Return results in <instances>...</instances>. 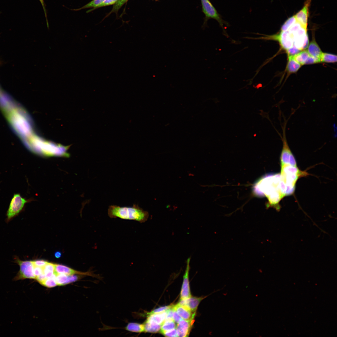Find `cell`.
<instances>
[{"label":"cell","mask_w":337,"mask_h":337,"mask_svg":"<svg viewBox=\"0 0 337 337\" xmlns=\"http://www.w3.org/2000/svg\"><path fill=\"white\" fill-rule=\"evenodd\" d=\"M280 183L278 174L267 175L255 184L253 191L257 196L266 197L269 201L267 207H274L279 210L277 206L281 198L283 197L281 191Z\"/></svg>","instance_id":"1"},{"label":"cell","mask_w":337,"mask_h":337,"mask_svg":"<svg viewBox=\"0 0 337 337\" xmlns=\"http://www.w3.org/2000/svg\"><path fill=\"white\" fill-rule=\"evenodd\" d=\"M107 213L110 218H119L125 220H132L141 223L147 221L149 215L147 211L135 204L131 207L111 205L108 208Z\"/></svg>","instance_id":"2"},{"label":"cell","mask_w":337,"mask_h":337,"mask_svg":"<svg viewBox=\"0 0 337 337\" xmlns=\"http://www.w3.org/2000/svg\"><path fill=\"white\" fill-rule=\"evenodd\" d=\"M31 142L29 148L33 152L45 156H67V148L36 137Z\"/></svg>","instance_id":"3"},{"label":"cell","mask_w":337,"mask_h":337,"mask_svg":"<svg viewBox=\"0 0 337 337\" xmlns=\"http://www.w3.org/2000/svg\"><path fill=\"white\" fill-rule=\"evenodd\" d=\"M202 5V10L205 16V22L209 19L212 18L216 20L219 23L220 26L223 29L224 34L228 36L224 28V24L227 26L230 25L229 23L222 18V16L219 14L213 5L209 0H201Z\"/></svg>","instance_id":"4"},{"label":"cell","mask_w":337,"mask_h":337,"mask_svg":"<svg viewBox=\"0 0 337 337\" xmlns=\"http://www.w3.org/2000/svg\"><path fill=\"white\" fill-rule=\"evenodd\" d=\"M28 201L19 193L15 194L12 198L6 213V221L8 222L17 216L23 210Z\"/></svg>","instance_id":"5"},{"label":"cell","mask_w":337,"mask_h":337,"mask_svg":"<svg viewBox=\"0 0 337 337\" xmlns=\"http://www.w3.org/2000/svg\"><path fill=\"white\" fill-rule=\"evenodd\" d=\"M264 36L256 38H248L255 39L265 40H274L279 42L282 47L287 50L293 46V41L292 36L287 30L281 31L279 33L271 35H263Z\"/></svg>","instance_id":"6"},{"label":"cell","mask_w":337,"mask_h":337,"mask_svg":"<svg viewBox=\"0 0 337 337\" xmlns=\"http://www.w3.org/2000/svg\"><path fill=\"white\" fill-rule=\"evenodd\" d=\"M286 122L282 126L283 134L281 136L283 143V147L280 157L281 165L290 164L297 167L295 158L291 152L288 144L286 135Z\"/></svg>","instance_id":"7"},{"label":"cell","mask_w":337,"mask_h":337,"mask_svg":"<svg viewBox=\"0 0 337 337\" xmlns=\"http://www.w3.org/2000/svg\"><path fill=\"white\" fill-rule=\"evenodd\" d=\"M190 260V257L187 260L186 267L183 276V281L180 293V299H185L191 296L189 281V271Z\"/></svg>","instance_id":"8"},{"label":"cell","mask_w":337,"mask_h":337,"mask_svg":"<svg viewBox=\"0 0 337 337\" xmlns=\"http://www.w3.org/2000/svg\"><path fill=\"white\" fill-rule=\"evenodd\" d=\"M193 322L194 320L188 321L182 319L178 323L176 329L178 337L188 336Z\"/></svg>","instance_id":"9"},{"label":"cell","mask_w":337,"mask_h":337,"mask_svg":"<svg viewBox=\"0 0 337 337\" xmlns=\"http://www.w3.org/2000/svg\"><path fill=\"white\" fill-rule=\"evenodd\" d=\"M310 3L311 0L306 1L302 8L295 15L297 21L303 26L307 27Z\"/></svg>","instance_id":"10"},{"label":"cell","mask_w":337,"mask_h":337,"mask_svg":"<svg viewBox=\"0 0 337 337\" xmlns=\"http://www.w3.org/2000/svg\"><path fill=\"white\" fill-rule=\"evenodd\" d=\"M207 296L200 297H192L185 299H180L178 303L179 305H185L188 307L193 313L196 314L198 307L200 302Z\"/></svg>","instance_id":"11"},{"label":"cell","mask_w":337,"mask_h":337,"mask_svg":"<svg viewBox=\"0 0 337 337\" xmlns=\"http://www.w3.org/2000/svg\"><path fill=\"white\" fill-rule=\"evenodd\" d=\"M173 309L183 319L188 321L194 320L196 314L193 313L186 306L177 304L174 305Z\"/></svg>","instance_id":"12"},{"label":"cell","mask_w":337,"mask_h":337,"mask_svg":"<svg viewBox=\"0 0 337 337\" xmlns=\"http://www.w3.org/2000/svg\"><path fill=\"white\" fill-rule=\"evenodd\" d=\"M54 274L56 275L58 274H63L67 276H71L75 274H81L85 275H89L93 276L90 272L83 273L78 272L67 266L60 264H55Z\"/></svg>","instance_id":"13"},{"label":"cell","mask_w":337,"mask_h":337,"mask_svg":"<svg viewBox=\"0 0 337 337\" xmlns=\"http://www.w3.org/2000/svg\"><path fill=\"white\" fill-rule=\"evenodd\" d=\"M169 309L164 312L159 313H150L147 312L146 314L147 316V319L146 320L162 325L165 320L168 311Z\"/></svg>","instance_id":"14"},{"label":"cell","mask_w":337,"mask_h":337,"mask_svg":"<svg viewBox=\"0 0 337 337\" xmlns=\"http://www.w3.org/2000/svg\"><path fill=\"white\" fill-rule=\"evenodd\" d=\"M307 47V51L310 56L320 59V56L322 52L314 38Z\"/></svg>","instance_id":"15"},{"label":"cell","mask_w":337,"mask_h":337,"mask_svg":"<svg viewBox=\"0 0 337 337\" xmlns=\"http://www.w3.org/2000/svg\"><path fill=\"white\" fill-rule=\"evenodd\" d=\"M125 329L132 332L141 333L144 332V325L143 323L130 322L125 327Z\"/></svg>","instance_id":"16"},{"label":"cell","mask_w":337,"mask_h":337,"mask_svg":"<svg viewBox=\"0 0 337 337\" xmlns=\"http://www.w3.org/2000/svg\"><path fill=\"white\" fill-rule=\"evenodd\" d=\"M144 325V332L156 333L160 332L161 325L145 320L143 323Z\"/></svg>","instance_id":"17"},{"label":"cell","mask_w":337,"mask_h":337,"mask_svg":"<svg viewBox=\"0 0 337 337\" xmlns=\"http://www.w3.org/2000/svg\"><path fill=\"white\" fill-rule=\"evenodd\" d=\"M288 57L287 71L290 73H295L299 69L301 65L294 59L293 56H288Z\"/></svg>","instance_id":"18"},{"label":"cell","mask_w":337,"mask_h":337,"mask_svg":"<svg viewBox=\"0 0 337 337\" xmlns=\"http://www.w3.org/2000/svg\"><path fill=\"white\" fill-rule=\"evenodd\" d=\"M105 0H92L90 2L83 7L77 9H73L74 11H78L81 9L89 8H93V9L87 11V12H89L95 9L99 5L103 2Z\"/></svg>","instance_id":"19"},{"label":"cell","mask_w":337,"mask_h":337,"mask_svg":"<svg viewBox=\"0 0 337 337\" xmlns=\"http://www.w3.org/2000/svg\"><path fill=\"white\" fill-rule=\"evenodd\" d=\"M310 56L307 51L304 50L294 56L293 58L301 65L305 64V62Z\"/></svg>","instance_id":"20"},{"label":"cell","mask_w":337,"mask_h":337,"mask_svg":"<svg viewBox=\"0 0 337 337\" xmlns=\"http://www.w3.org/2000/svg\"><path fill=\"white\" fill-rule=\"evenodd\" d=\"M176 323L173 320H165L162 324L159 332L171 330L176 328Z\"/></svg>","instance_id":"21"},{"label":"cell","mask_w":337,"mask_h":337,"mask_svg":"<svg viewBox=\"0 0 337 337\" xmlns=\"http://www.w3.org/2000/svg\"><path fill=\"white\" fill-rule=\"evenodd\" d=\"M320 60V62H335L337 61V56L330 53H322Z\"/></svg>","instance_id":"22"},{"label":"cell","mask_w":337,"mask_h":337,"mask_svg":"<svg viewBox=\"0 0 337 337\" xmlns=\"http://www.w3.org/2000/svg\"><path fill=\"white\" fill-rule=\"evenodd\" d=\"M43 274L47 278L52 276L54 274L55 264L47 262L43 267Z\"/></svg>","instance_id":"23"},{"label":"cell","mask_w":337,"mask_h":337,"mask_svg":"<svg viewBox=\"0 0 337 337\" xmlns=\"http://www.w3.org/2000/svg\"><path fill=\"white\" fill-rule=\"evenodd\" d=\"M69 276L63 274L56 275L55 280L57 285H63L69 283Z\"/></svg>","instance_id":"24"},{"label":"cell","mask_w":337,"mask_h":337,"mask_svg":"<svg viewBox=\"0 0 337 337\" xmlns=\"http://www.w3.org/2000/svg\"><path fill=\"white\" fill-rule=\"evenodd\" d=\"M56 275L54 274L50 277L47 278L41 284L45 287L51 288L57 286L55 280Z\"/></svg>","instance_id":"25"},{"label":"cell","mask_w":337,"mask_h":337,"mask_svg":"<svg viewBox=\"0 0 337 337\" xmlns=\"http://www.w3.org/2000/svg\"><path fill=\"white\" fill-rule=\"evenodd\" d=\"M295 15H294L287 19L283 24L281 28V31H286L296 21Z\"/></svg>","instance_id":"26"},{"label":"cell","mask_w":337,"mask_h":337,"mask_svg":"<svg viewBox=\"0 0 337 337\" xmlns=\"http://www.w3.org/2000/svg\"><path fill=\"white\" fill-rule=\"evenodd\" d=\"M128 0H118L114 4L112 9L110 12L109 14L112 12H117L121 7Z\"/></svg>","instance_id":"27"},{"label":"cell","mask_w":337,"mask_h":337,"mask_svg":"<svg viewBox=\"0 0 337 337\" xmlns=\"http://www.w3.org/2000/svg\"><path fill=\"white\" fill-rule=\"evenodd\" d=\"M173 305H169L160 307L155 309L151 312H149V313H159L163 312L171 308Z\"/></svg>","instance_id":"28"},{"label":"cell","mask_w":337,"mask_h":337,"mask_svg":"<svg viewBox=\"0 0 337 337\" xmlns=\"http://www.w3.org/2000/svg\"><path fill=\"white\" fill-rule=\"evenodd\" d=\"M301 51L294 45L286 50L288 56H294L300 52Z\"/></svg>","instance_id":"29"},{"label":"cell","mask_w":337,"mask_h":337,"mask_svg":"<svg viewBox=\"0 0 337 337\" xmlns=\"http://www.w3.org/2000/svg\"><path fill=\"white\" fill-rule=\"evenodd\" d=\"M164 336L167 337H178L176 328L166 331L160 332Z\"/></svg>","instance_id":"30"},{"label":"cell","mask_w":337,"mask_h":337,"mask_svg":"<svg viewBox=\"0 0 337 337\" xmlns=\"http://www.w3.org/2000/svg\"><path fill=\"white\" fill-rule=\"evenodd\" d=\"M33 264V273L36 279L37 276L43 274V268L35 266Z\"/></svg>","instance_id":"31"},{"label":"cell","mask_w":337,"mask_h":337,"mask_svg":"<svg viewBox=\"0 0 337 337\" xmlns=\"http://www.w3.org/2000/svg\"><path fill=\"white\" fill-rule=\"evenodd\" d=\"M320 62V59L310 56L308 57L304 64H309Z\"/></svg>","instance_id":"32"},{"label":"cell","mask_w":337,"mask_h":337,"mask_svg":"<svg viewBox=\"0 0 337 337\" xmlns=\"http://www.w3.org/2000/svg\"><path fill=\"white\" fill-rule=\"evenodd\" d=\"M33 265L35 266L43 268L47 262L44 260H38L32 261Z\"/></svg>","instance_id":"33"},{"label":"cell","mask_w":337,"mask_h":337,"mask_svg":"<svg viewBox=\"0 0 337 337\" xmlns=\"http://www.w3.org/2000/svg\"><path fill=\"white\" fill-rule=\"evenodd\" d=\"M117 0H105L103 2L98 6L96 8L114 4Z\"/></svg>","instance_id":"34"},{"label":"cell","mask_w":337,"mask_h":337,"mask_svg":"<svg viewBox=\"0 0 337 337\" xmlns=\"http://www.w3.org/2000/svg\"><path fill=\"white\" fill-rule=\"evenodd\" d=\"M173 319L176 323L177 324L182 320V319L178 315L177 312L175 310H173Z\"/></svg>","instance_id":"35"},{"label":"cell","mask_w":337,"mask_h":337,"mask_svg":"<svg viewBox=\"0 0 337 337\" xmlns=\"http://www.w3.org/2000/svg\"><path fill=\"white\" fill-rule=\"evenodd\" d=\"M39 0L40 1V2L41 3V4H42V6L43 7V10H44V13H45V16L46 18V24H47V26H48V23L47 17V14H46V10L45 7V4H44V1H43V0Z\"/></svg>","instance_id":"36"},{"label":"cell","mask_w":337,"mask_h":337,"mask_svg":"<svg viewBox=\"0 0 337 337\" xmlns=\"http://www.w3.org/2000/svg\"><path fill=\"white\" fill-rule=\"evenodd\" d=\"M61 255V252H56L55 253V256L56 258H60Z\"/></svg>","instance_id":"37"}]
</instances>
